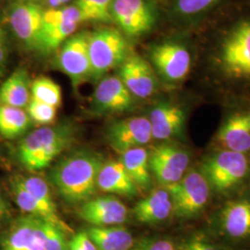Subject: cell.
<instances>
[{
  "mask_svg": "<svg viewBox=\"0 0 250 250\" xmlns=\"http://www.w3.org/2000/svg\"><path fill=\"white\" fill-rule=\"evenodd\" d=\"M137 186L120 161L104 162L98 176V188L109 194L133 197L137 193Z\"/></svg>",
  "mask_w": 250,
  "mask_h": 250,
  "instance_id": "obj_20",
  "label": "cell"
},
{
  "mask_svg": "<svg viewBox=\"0 0 250 250\" xmlns=\"http://www.w3.org/2000/svg\"><path fill=\"white\" fill-rule=\"evenodd\" d=\"M13 196L20 208L29 216L42 219L54 224L52 218L45 208L40 205L34 197L22 187L18 177L12 183Z\"/></svg>",
  "mask_w": 250,
  "mask_h": 250,
  "instance_id": "obj_29",
  "label": "cell"
},
{
  "mask_svg": "<svg viewBox=\"0 0 250 250\" xmlns=\"http://www.w3.org/2000/svg\"><path fill=\"white\" fill-rule=\"evenodd\" d=\"M219 230L227 240H250V198L232 200L224 206L220 215Z\"/></svg>",
  "mask_w": 250,
  "mask_h": 250,
  "instance_id": "obj_16",
  "label": "cell"
},
{
  "mask_svg": "<svg viewBox=\"0 0 250 250\" xmlns=\"http://www.w3.org/2000/svg\"><path fill=\"white\" fill-rule=\"evenodd\" d=\"M135 250H176L175 246L169 239H148L139 245Z\"/></svg>",
  "mask_w": 250,
  "mask_h": 250,
  "instance_id": "obj_37",
  "label": "cell"
},
{
  "mask_svg": "<svg viewBox=\"0 0 250 250\" xmlns=\"http://www.w3.org/2000/svg\"><path fill=\"white\" fill-rule=\"evenodd\" d=\"M181 250H219L205 236L193 234L183 243Z\"/></svg>",
  "mask_w": 250,
  "mask_h": 250,
  "instance_id": "obj_35",
  "label": "cell"
},
{
  "mask_svg": "<svg viewBox=\"0 0 250 250\" xmlns=\"http://www.w3.org/2000/svg\"><path fill=\"white\" fill-rule=\"evenodd\" d=\"M88 33L72 36L64 42L58 57V66L72 81V85L78 87L91 75Z\"/></svg>",
  "mask_w": 250,
  "mask_h": 250,
  "instance_id": "obj_10",
  "label": "cell"
},
{
  "mask_svg": "<svg viewBox=\"0 0 250 250\" xmlns=\"http://www.w3.org/2000/svg\"><path fill=\"white\" fill-rule=\"evenodd\" d=\"M7 59V45L5 41V36L0 29V65L5 62Z\"/></svg>",
  "mask_w": 250,
  "mask_h": 250,
  "instance_id": "obj_38",
  "label": "cell"
},
{
  "mask_svg": "<svg viewBox=\"0 0 250 250\" xmlns=\"http://www.w3.org/2000/svg\"><path fill=\"white\" fill-rule=\"evenodd\" d=\"M39 230L45 250H67L65 231L58 225L39 219Z\"/></svg>",
  "mask_w": 250,
  "mask_h": 250,
  "instance_id": "obj_31",
  "label": "cell"
},
{
  "mask_svg": "<svg viewBox=\"0 0 250 250\" xmlns=\"http://www.w3.org/2000/svg\"><path fill=\"white\" fill-rule=\"evenodd\" d=\"M32 99L58 107L62 104V94L61 86L52 79L39 76L31 84Z\"/></svg>",
  "mask_w": 250,
  "mask_h": 250,
  "instance_id": "obj_28",
  "label": "cell"
},
{
  "mask_svg": "<svg viewBox=\"0 0 250 250\" xmlns=\"http://www.w3.org/2000/svg\"><path fill=\"white\" fill-rule=\"evenodd\" d=\"M69 250H99L87 232L76 233L68 244Z\"/></svg>",
  "mask_w": 250,
  "mask_h": 250,
  "instance_id": "obj_36",
  "label": "cell"
},
{
  "mask_svg": "<svg viewBox=\"0 0 250 250\" xmlns=\"http://www.w3.org/2000/svg\"><path fill=\"white\" fill-rule=\"evenodd\" d=\"M149 58L157 73L168 83H178L188 75L192 65L190 50L184 44L163 42L153 45Z\"/></svg>",
  "mask_w": 250,
  "mask_h": 250,
  "instance_id": "obj_8",
  "label": "cell"
},
{
  "mask_svg": "<svg viewBox=\"0 0 250 250\" xmlns=\"http://www.w3.org/2000/svg\"><path fill=\"white\" fill-rule=\"evenodd\" d=\"M113 0H76L75 6L80 9L86 21L107 22L111 20V5Z\"/></svg>",
  "mask_w": 250,
  "mask_h": 250,
  "instance_id": "obj_30",
  "label": "cell"
},
{
  "mask_svg": "<svg viewBox=\"0 0 250 250\" xmlns=\"http://www.w3.org/2000/svg\"><path fill=\"white\" fill-rule=\"evenodd\" d=\"M148 154L150 171L166 187L183 178L189 166L188 152L173 144H160L153 147Z\"/></svg>",
  "mask_w": 250,
  "mask_h": 250,
  "instance_id": "obj_9",
  "label": "cell"
},
{
  "mask_svg": "<svg viewBox=\"0 0 250 250\" xmlns=\"http://www.w3.org/2000/svg\"><path fill=\"white\" fill-rule=\"evenodd\" d=\"M6 212H7V204L4 198L0 195V220L5 216Z\"/></svg>",
  "mask_w": 250,
  "mask_h": 250,
  "instance_id": "obj_40",
  "label": "cell"
},
{
  "mask_svg": "<svg viewBox=\"0 0 250 250\" xmlns=\"http://www.w3.org/2000/svg\"><path fill=\"white\" fill-rule=\"evenodd\" d=\"M104 161L92 152H77L59 161L50 172V181L60 196L71 204H83L98 189V176Z\"/></svg>",
  "mask_w": 250,
  "mask_h": 250,
  "instance_id": "obj_1",
  "label": "cell"
},
{
  "mask_svg": "<svg viewBox=\"0 0 250 250\" xmlns=\"http://www.w3.org/2000/svg\"><path fill=\"white\" fill-rule=\"evenodd\" d=\"M118 76L136 98L147 99L157 88V79L150 64L139 55H129L120 66Z\"/></svg>",
  "mask_w": 250,
  "mask_h": 250,
  "instance_id": "obj_13",
  "label": "cell"
},
{
  "mask_svg": "<svg viewBox=\"0 0 250 250\" xmlns=\"http://www.w3.org/2000/svg\"><path fill=\"white\" fill-rule=\"evenodd\" d=\"M111 18L125 35L138 37L151 31L157 12L150 0H113Z\"/></svg>",
  "mask_w": 250,
  "mask_h": 250,
  "instance_id": "obj_7",
  "label": "cell"
},
{
  "mask_svg": "<svg viewBox=\"0 0 250 250\" xmlns=\"http://www.w3.org/2000/svg\"><path fill=\"white\" fill-rule=\"evenodd\" d=\"M44 25H55L62 23H77L85 21L80 9L75 5L61 9H50L44 11Z\"/></svg>",
  "mask_w": 250,
  "mask_h": 250,
  "instance_id": "obj_32",
  "label": "cell"
},
{
  "mask_svg": "<svg viewBox=\"0 0 250 250\" xmlns=\"http://www.w3.org/2000/svg\"><path fill=\"white\" fill-rule=\"evenodd\" d=\"M77 23H62L55 25H44L40 36L38 49L43 51H53L60 45L73 36L77 27Z\"/></svg>",
  "mask_w": 250,
  "mask_h": 250,
  "instance_id": "obj_27",
  "label": "cell"
},
{
  "mask_svg": "<svg viewBox=\"0 0 250 250\" xmlns=\"http://www.w3.org/2000/svg\"><path fill=\"white\" fill-rule=\"evenodd\" d=\"M22 1H27V2H36V1H38V0H22Z\"/></svg>",
  "mask_w": 250,
  "mask_h": 250,
  "instance_id": "obj_41",
  "label": "cell"
},
{
  "mask_svg": "<svg viewBox=\"0 0 250 250\" xmlns=\"http://www.w3.org/2000/svg\"><path fill=\"white\" fill-rule=\"evenodd\" d=\"M120 161L125 166V170L140 188H147L150 184L149 154L144 147H135L122 152Z\"/></svg>",
  "mask_w": 250,
  "mask_h": 250,
  "instance_id": "obj_24",
  "label": "cell"
},
{
  "mask_svg": "<svg viewBox=\"0 0 250 250\" xmlns=\"http://www.w3.org/2000/svg\"><path fill=\"white\" fill-rule=\"evenodd\" d=\"M80 216L94 227H107L125 224L128 211L118 198L105 196L91 198L82 204Z\"/></svg>",
  "mask_w": 250,
  "mask_h": 250,
  "instance_id": "obj_15",
  "label": "cell"
},
{
  "mask_svg": "<svg viewBox=\"0 0 250 250\" xmlns=\"http://www.w3.org/2000/svg\"><path fill=\"white\" fill-rule=\"evenodd\" d=\"M217 143L225 150L246 154L250 150V109L234 113L221 126Z\"/></svg>",
  "mask_w": 250,
  "mask_h": 250,
  "instance_id": "obj_17",
  "label": "cell"
},
{
  "mask_svg": "<svg viewBox=\"0 0 250 250\" xmlns=\"http://www.w3.org/2000/svg\"><path fill=\"white\" fill-rule=\"evenodd\" d=\"M148 120L151 125L152 137L164 141L182 133L186 114L177 105L162 103L152 108Z\"/></svg>",
  "mask_w": 250,
  "mask_h": 250,
  "instance_id": "obj_19",
  "label": "cell"
},
{
  "mask_svg": "<svg viewBox=\"0 0 250 250\" xmlns=\"http://www.w3.org/2000/svg\"><path fill=\"white\" fill-rule=\"evenodd\" d=\"M214 58L226 77L250 79V16L229 28L217 45Z\"/></svg>",
  "mask_w": 250,
  "mask_h": 250,
  "instance_id": "obj_3",
  "label": "cell"
},
{
  "mask_svg": "<svg viewBox=\"0 0 250 250\" xmlns=\"http://www.w3.org/2000/svg\"><path fill=\"white\" fill-rule=\"evenodd\" d=\"M44 10L34 2L21 1L10 11L9 21L19 39L29 47L38 48L44 27Z\"/></svg>",
  "mask_w": 250,
  "mask_h": 250,
  "instance_id": "obj_11",
  "label": "cell"
},
{
  "mask_svg": "<svg viewBox=\"0 0 250 250\" xmlns=\"http://www.w3.org/2000/svg\"><path fill=\"white\" fill-rule=\"evenodd\" d=\"M223 0H174V11L180 17L193 18L212 9Z\"/></svg>",
  "mask_w": 250,
  "mask_h": 250,
  "instance_id": "obj_33",
  "label": "cell"
},
{
  "mask_svg": "<svg viewBox=\"0 0 250 250\" xmlns=\"http://www.w3.org/2000/svg\"><path fill=\"white\" fill-rule=\"evenodd\" d=\"M30 125V117L23 108L0 104V134L15 138L23 134Z\"/></svg>",
  "mask_w": 250,
  "mask_h": 250,
  "instance_id": "obj_26",
  "label": "cell"
},
{
  "mask_svg": "<svg viewBox=\"0 0 250 250\" xmlns=\"http://www.w3.org/2000/svg\"><path fill=\"white\" fill-rule=\"evenodd\" d=\"M172 212V202L167 190L156 189L134 206L135 219L145 224L161 223Z\"/></svg>",
  "mask_w": 250,
  "mask_h": 250,
  "instance_id": "obj_21",
  "label": "cell"
},
{
  "mask_svg": "<svg viewBox=\"0 0 250 250\" xmlns=\"http://www.w3.org/2000/svg\"><path fill=\"white\" fill-rule=\"evenodd\" d=\"M2 250H45L39 219L28 215L17 220L5 236Z\"/></svg>",
  "mask_w": 250,
  "mask_h": 250,
  "instance_id": "obj_18",
  "label": "cell"
},
{
  "mask_svg": "<svg viewBox=\"0 0 250 250\" xmlns=\"http://www.w3.org/2000/svg\"><path fill=\"white\" fill-rule=\"evenodd\" d=\"M70 0H47L48 5L52 8V9H58L61 6H62L64 4L68 3Z\"/></svg>",
  "mask_w": 250,
  "mask_h": 250,
  "instance_id": "obj_39",
  "label": "cell"
},
{
  "mask_svg": "<svg viewBox=\"0 0 250 250\" xmlns=\"http://www.w3.org/2000/svg\"><path fill=\"white\" fill-rule=\"evenodd\" d=\"M91 75L96 83L104 78L105 74L121 66L129 56L125 36L113 28H103L88 36Z\"/></svg>",
  "mask_w": 250,
  "mask_h": 250,
  "instance_id": "obj_4",
  "label": "cell"
},
{
  "mask_svg": "<svg viewBox=\"0 0 250 250\" xmlns=\"http://www.w3.org/2000/svg\"><path fill=\"white\" fill-rule=\"evenodd\" d=\"M73 141L71 126H45L28 134L18 148L19 160L30 170L46 168Z\"/></svg>",
  "mask_w": 250,
  "mask_h": 250,
  "instance_id": "obj_2",
  "label": "cell"
},
{
  "mask_svg": "<svg viewBox=\"0 0 250 250\" xmlns=\"http://www.w3.org/2000/svg\"><path fill=\"white\" fill-rule=\"evenodd\" d=\"M134 105L133 95L117 76H106L99 81L93 96V107L99 113H117Z\"/></svg>",
  "mask_w": 250,
  "mask_h": 250,
  "instance_id": "obj_14",
  "label": "cell"
},
{
  "mask_svg": "<svg viewBox=\"0 0 250 250\" xmlns=\"http://www.w3.org/2000/svg\"><path fill=\"white\" fill-rule=\"evenodd\" d=\"M249 172V161L245 154L222 150L206 159L201 166L209 188L224 193L238 186Z\"/></svg>",
  "mask_w": 250,
  "mask_h": 250,
  "instance_id": "obj_5",
  "label": "cell"
},
{
  "mask_svg": "<svg viewBox=\"0 0 250 250\" xmlns=\"http://www.w3.org/2000/svg\"><path fill=\"white\" fill-rule=\"evenodd\" d=\"M31 84L25 70L18 69L0 86V104L23 108L30 102Z\"/></svg>",
  "mask_w": 250,
  "mask_h": 250,
  "instance_id": "obj_22",
  "label": "cell"
},
{
  "mask_svg": "<svg viewBox=\"0 0 250 250\" xmlns=\"http://www.w3.org/2000/svg\"><path fill=\"white\" fill-rule=\"evenodd\" d=\"M0 76H1V72H0Z\"/></svg>",
  "mask_w": 250,
  "mask_h": 250,
  "instance_id": "obj_42",
  "label": "cell"
},
{
  "mask_svg": "<svg viewBox=\"0 0 250 250\" xmlns=\"http://www.w3.org/2000/svg\"><path fill=\"white\" fill-rule=\"evenodd\" d=\"M209 188L201 171L188 172L177 183L167 187L172 202V212L182 219L196 217L208 201Z\"/></svg>",
  "mask_w": 250,
  "mask_h": 250,
  "instance_id": "obj_6",
  "label": "cell"
},
{
  "mask_svg": "<svg viewBox=\"0 0 250 250\" xmlns=\"http://www.w3.org/2000/svg\"><path fill=\"white\" fill-rule=\"evenodd\" d=\"M28 115L39 125H49L57 115V107L31 99L28 104Z\"/></svg>",
  "mask_w": 250,
  "mask_h": 250,
  "instance_id": "obj_34",
  "label": "cell"
},
{
  "mask_svg": "<svg viewBox=\"0 0 250 250\" xmlns=\"http://www.w3.org/2000/svg\"><path fill=\"white\" fill-rule=\"evenodd\" d=\"M151 138V125L146 117H132L117 122L107 132L108 142L120 153L144 146Z\"/></svg>",
  "mask_w": 250,
  "mask_h": 250,
  "instance_id": "obj_12",
  "label": "cell"
},
{
  "mask_svg": "<svg viewBox=\"0 0 250 250\" xmlns=\"http://www.w3.org/2000/svg\"><path fill=\"white\" fill-rule=\"evenodd\" d=\"M86 232L99 250H129L134 246L132 233L120 225L93 226Z\"/></svg>",
  "mask_w": 250,
  "mask_h": 250,
  "instance_id": "obj_23",
  "label": "cell"
},
{
  "mask_svg": "<svg viewBox=\"0 0 250 250\" xmlns=\"http://www.w3.org/2000/svg\"><path fill=\"white\" fill-rule=\"evenodd\" d=\"M18 178L22 187L26 189L36 201L45 208V210L48 212V214L50 215V217L53 220L54 224L61 227L66 232H72V229L69 227V225L65 224V222L58 213L57 207L54 203L50 190L47 184L45 183V180L37 176H30V177L19 176Z\"/></svg>",
  "mask_w": 250,
  "mask_h": 250,
  "instance_id": "obj_25",
  "label": "cell"
}]
</instances>
